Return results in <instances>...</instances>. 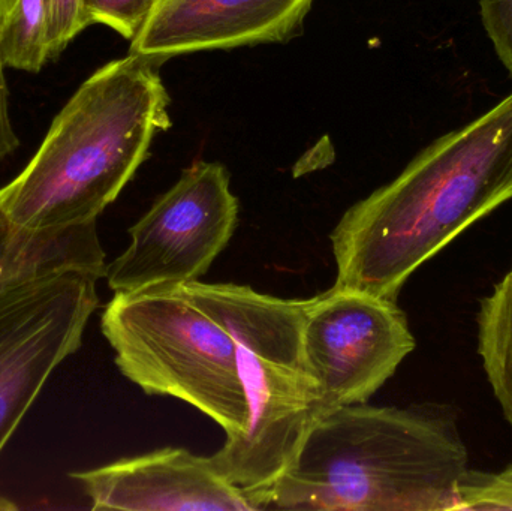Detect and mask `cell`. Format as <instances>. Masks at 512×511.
Here are the masks:
<instances>
[{
	"mask_svg": "<svg viewBox=\"0 0 512 511\" xmlns=\"http://www.w3.org/2000/svg\"><path fill=\"white\" fill-rule=\"evenodd\" d=\"M512 198V92L346 210L330 234L336 287L397 302L412 273Z\"/></svg>",
	"mask_w": 512,
	"mask_h": 511,
	"instance_id": "1",
	"label": "cell"
},
{
	"mask_svg": "<svg viewBox=\"0 0 512 511\" xmlns=\"http://www.w3.org/2000/svg\"><path fill=\"white\" fill-rule=\"evenodd\" d=\"M158 66L129 53L90 75L27 167L0 189V213L27 230L96 222L171 126Z\"/></svg>",
	"mask_w": 512,
	"mask_h": 511,
	"instance_id": "2",
	"label": "cell"
},
{
	"mask_svg": "<svg viewBox=\"0 0 512 511\" xmlns=\"http://www.w3.org/2000/svg\"><path fill=\"white\" fill-rule=\"evenodd\" d=\"M468 471L453 420L346 405L312 426L262 510L456 511Z\"/></svg>",
	"mask_w": 512,
	"mask_h": 511,
	"instance_id": "3",
	"label": "cell"
},
{
	"mask_svg": "<svg viewBox=\"0 0 512 511\" xmlns=\"http://www.w3.org/2000/svg\"><path fill=\"white\" fill-rule=\"evenodd\" d=\"M195 284L236 338L245 398L243 431L210 458L222 476L248 494L256 511L262 510V498L322 417L301 336L310 299H280L248 285Z\"/></svg>",
	"mask_w": 512,
	"mask_h": 511,
	"instance_id": "4",
	"label": "cell"
},
{
	"mask_svg": "<svg viewBox=\"0 0 512 511\" xmlns=\"http://www.w3.org/2000/svg\"><path fill=\"white\" fill-rule=\"evenodd\" d=\"M101 329L114 362L146 395L170 396L215 420L227 440L245 426L237 342L197 284L114 293Z\"/></svg>",
	"mask_w": 512,
	"mask_h": 511,
	"instance_id": "5",
	"label": "cell"
},
{
	"mask_svg": "<svg viewBox=\"0 0 512 511\" xmlns=\"http://www.w3.org/2000/svg\"><path fill=\"white\" fill-rule=\"evenodd\" d=\"M239 200L219 162H195L129 228L131 243L107 267L114 293L200 281L233 239Z\"/></svg>",
	"mask_w": 512,
	"mask_h": 511,
	"instance_id": "6",
	"label": "cell"
},
{
	"mask_svg": "<svg viewBox=\"0 0 512 511\" xmlns=\"http://www.w3.org/2000/svg\"><path fill=\"white\" fill-rule=\"evenodd\" d=\"M98 281L59 272L0 291V455L51 374L80 350Z\"/></svg>",
	"mask_w": 512,
	"mask_h": 511,
	"instance_id": "7",
	"label": "cell"
},
{
	"mask_svg": "<svg viewBox=\"0 0 512 511\" xmlns=\"http://www.w3.org/2000/svg\"><path fill=\"white\" fill-rule=\"evenodd\" d=\"M301 336L322 416L334 408L366 404L415 350L397 302L336 285L310 297Z\"/></svg>",
	"mask_w": 512,
	"mask_h": 511,
	"instance_id": "8",
	"label": "cell"
},
{
	"mask_svg": "<svg viewBox=\"0 0 512 511\" xmlns=\"http://www.w3.org/2000/svg\"><path fill=\"white\" fill-rule=\"evenodd\" d=\"M71 477L92 501V510L256 511L248 494L222 476L210 456L186 449L168 447Z\"/></svg>",
	"mask_w": 512,
	"mask_h": 511,
	"instance_id": "9",
	"label": "cell"
},
{
	"mask_svg": "<svg viewBox=\"0 0 512 511\" xmlns=\"http://www.w3.org/2000/svg\"><path fill=\"white\" fill-rule=\"evenodd\" d=\"M313 0H159L131 54L162 63L180 54L283 42L301 32Z\"/></svg>",
	"mask_w": 512,
	"mask_h": 511,
	"instance_id": "10",
	"label": "cell"
},
{
	"mask_svg": "<svg viewBox=\"0 0 512 511\" xmlns=\"http://www.w3.org/2000/svg\"><path fill=\"white\" fill-rule=\"evenodd\" d=\"M107 267L96 222L27 230L0 213V291L59 272H83L102 279Z\"/></svg>",
	"mask_w": 512,
	"mask_h": 511,
	"instance_id": "11",
	"label": "cell"
},
{
	"mask_svg": "<svg viewBox=\"0 0 512 511\" xmlns=\"http://www.w3.org/2000/svg\"><path fill=\"white\" fill-rule=\"evenodd\" d=\"M478 350L487 380L512 428V266L481 300Z\"/></svg>",
	"mask_w": 512,
	"mask_h": 511,
	"instance_id": "12",
	"label": "cell"
},
{
	"mask_svg": "<svg viewBox=\"0 0 512 511\" xmlns=\"http://www.w3.org/2000/svg\"><path fill=\"white\" fill-rule=\"evenodd\" d=\"M0 50L8 68L36 72L48 57L44 0H0Z\"/></svg>",
	"mask_w": 512,
	"mask_h": 511,
	"instance_id": "13",
	"label": "cell"
},
{
	"mask_svg": "<svg viewBox=\"0 0 512 511\" xmlns=\"http://www.w3.org/2000/svg\"><path fill=\"white\" fill-rule=\"evenodd\" d=\"M159 0H81L84 23L104 24L126 39H134L155 11Z\"/></svg>",
	"mask_w": 512,
	"mask_h": 511,
	"instance_id": "14",
	"label": "cell"
},
{
	"mask_svg": "<svg viewBox=\"0 0 512 511\" xmlns=\"http://www.w3.org/2000/svg\"><path fill=\"white\" fill-rule=\"evenodd\" d=\"M512 511V464L501 473L469 470L459 488L456 511Z\"/></svg>",
	"mask_w": 512,
	"mask_h": 511,
	"instance_id": "15",
	"label": "cell"
},
{
	"mask_svg": "<svg viewBox=\"0 0 512 511\" xmlns=\"http://www.w3.org/2000/svg\"><path fill=\"white\" fill-rule=\"evenodd\" d=\"M48 57L56 59L86 29L81 0H44Z\"/></svg>",
	"mask_w": 512,
	"mask_h": 511,
	"instance_id": "16",
	"label": "cell"
},
{
	"mask_svg": "<svg viewBox=\"0 0 512 511\" xmlns=\"http://www.w3.org/2000/svg\"><path fill=\"white\" fill-rule=\"evenodd\" d=\"M480 8L487 35L512 77V0H480Z\"/></svg>",
	"mask_w": 512,
	"mask_h": 511,
	"instance_id": "17",
	"label": "cell"
},
{
	"mask_svg": "<svg viewBox=\"0 0 512 511\" xmlns=\"http://www.w3.org/2000/svg\"><path fill=\"white\" fill-rule=\"evenodd\" d=\"M3 68L6 66L3 63L2 50H0V162L8 158L20 146V140L15 135L11 116H9V92Z\"/></svg>",
	"mask_w": 512,
	"mask_h": 511,
	"instance_id": "18",
	"label": "cell"
}]
</instances>
